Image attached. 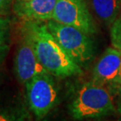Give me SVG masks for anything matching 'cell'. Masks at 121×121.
I'll use <instances>...</instances> for the list:
<instances>
[{
  "mask_svg": "<svg viewBox=\"0 0 121 121\" xmlns=\"http://www.w3.org/2000/svg\"><path fill=\"white\" fill-rule=\"evenodd\" d=\"M20 28L27 34L39 61L48 73L60 79L83 73L81 66L57 43L46 22L21 21Z\"/></svg>",
  "mask_w": 121,
  "mask_h": 121,
  "instance_id": "6da1fadb",
  "label": "cell"
},
{
  "mask_svg": "<svg viewBox=\"0 0 121 121\" xmlns=\"http://www.w3.org/2000/svg\"><path fill=\"white\" fill-rule=\"evenodd\" d=\"M70 112L76 120L97 119L116 112L111 92L92 81L84 83L70 105Z\"/></svg>",
  "mask_w": 121,
  "mask_h": 121,
  "instance_id": "7a4b0ae2",
  "label": "cell"
},
{
  "mask_svg": "<svg viewBox=\"0 0 121 121\" xmlns=\"http://www.w3.org/2000/svg\"><path fill=\"white\" fill-rule=\"evenodd\" d=\"M46 25L57 43L79 65H84L93 58L94 47L87 34L72 27L49 20Z\"/></svg>",
  "mask_w": 121,
  "mask_h": 121,
  "instance_id": "3957f363",
  "label": "cell"
},
{
  "mask_svg": "<svg viewBox=\"0 0 121 121\" xmlns=\"http://www.w3.org/2000/svg\"><path fill=\"white\" fill-rule=\"evenodd\" d=\"M28 106L38 120L44 118L54 107L57 89L53 76L48 72L39 74L25 84Z\"/></svg>",
  "mask_w": 121,
  "mask_h": 121,
  "instance_id": "277c9868",
  "label": "cell"
},
{
  "mask_svg": "<svg viewBox=\"0 0 121 121\" xmlns=\"http://www.w3.org/2000/svg\"><path fill=\"white\" fill-rule=\"evenodd\" d=\"M51 20L75 27L88 35L96 31L93 18L84 0H57Z\"/></svg>",
  "mask_w": 121,
  "mask_h": 121,
  "instance_id": "5b68a950",
  "label": "cell"
},
{
  "mask_svg": "<svg viewBox=\"0 0 121 121\" xmlns=\"http://www.w3.org/2000/svg\"><path fill=\"white\" fill-rule=\"evenodd\" d=\"M20 34L21 39L14 57L13 70L17 80L25 84L34 76L47 72L39 61L27 34L21 28Z\"/></svg>",
  "mask_w": 121,
  "mask_h": 121,
  "instance_id": "8992f818",
  "label": "cell"
},
{
  "mask_svg": "<svg viewBox=\"0 0 121 121\" xmlns=\"http://www.w3.org/2000/svg\"><path fill=\"white\" fill-rule=\"evenodd\" d=\"M57 0H26L13 2V13L21 21H46L51 20Z\"/></svg>",
  "mask_w": 121,
  "mask_h": 121,
  "instance_id": "52a82bcc",
  "label": "cell"
},
{
  "mask_svg": "<svg viewBox=\"0 0 121 121\" xmlns=\"http://www.w3.org/2000/svg\"><path fill=\"white\" fill-rule=\"evenodd\" d=\"M121 64V51L110 47L105 50L93 71L92 83L105 86L112 83L119 72Z\"/></svg>",
  "mask_w": 121,
  "mask_h": 121,
  "instance_id": "ba28073f",
  "label": "cell"
},
{
  "mask_svg": "<svg viewBox=\"0 0 121 121\" xmlns=\"http://www.w3.org/2000/svg\"><path fill=\"white\" fill-rule=\"evenodd\" d=\"M96 15L110 26L120 14V0H91Z\"/></svg>",
  "mask_w": 121,
  "mask_h": 121,
  "instance_id": "9c48e42d",
  "label": "cell"
},
{
  "mask_svg": "<svg viewBox=\"0 0 121 121\" xmlns=\"http://www.w3.org/2000/svg\"><path fill=\"white\" fill-rule=\"evenodd\" d=\"M110 36L112 47L121 51V14L111 25Z\"/></svg>",
  "mask_w": 121,
  "mask_h": 121,
  "instance_id": "30bf717a",
  "label": "cell"
},
{
  "mask_svg": "<svg viewBox=\"0 0 121 121\" xmlns=\"http://www.w3.org/2000/svg\"><path fill=\"white\" fill-rule=\"evenodd\" d=\"M10 21L4 16H0V48L9 47L10 39Z\"/></svg>",
  "mask_w": 121,
  "mask_h": 121,
  "instance_id": "8fae6325",
  "label": "cell"
},
{
  "mask_svg": "<svg viewBox=\"0 0 121 121\" xmlns=\"http://www.w3.org/2000/svg\"><path fill=\"white\" fill-rule=\"evenodd\" d=\"M108 86L111 93H114L121 97V64L117 76Z\"/></svg>",
  "mask_w": 121,
  "mask_h": 121,
  "instance_id": "7c38bea8",
  "label": "cell"
},
{
  "mask_svg": "<svg viewBox=\"0 0 121 121\" xmlns=\"http://www.w3.org/2000/svg\"><path fill=\"white\" fill-rule=\"evenodd\" d=\"M10 4L11 0H0V16H5L8 13Z\"/></svg>",
  "mask_w": 121,
  "mask_h": 121,
  "instance_id": "4fadbf2b",
  "label": "cell"
},
{
  "mask_svg": "<svg viewBox=\"0 0 121 121\" xmlns=\"http://www.w3.org/2000/svg\"><path fill=\"white\" fill-rule=\"evenodd\" d=\"M8 50H9V47H2L0 48V68H1L2 63L6 59V57L7 56V54H8Z\"/></svg>",
  "mask_w": 121,
  "mask_h": 121,
  "instance_id": "5bb4252c",
  "label": "cell"
},
{
  "mask_svg": "<svg viewBox=\"0 0 121 121\" xmlns=\"http://www.w3.org/2000/svg\"><path fill=\"white\" fill-rule=\"evenodd\" d=\"M118 112H119V114H120V120H121V100L120 101V103H119V106H118Z\"/></svg>",
  "mask_w": 121,
  "mask_h": 121,
  "instance_id": "9a60e30c",
  "label": "cell"
},
{
  "mask_svg": "<svg viewBox=\"0 0 121 121\" xmlns=\"http://www.w3.org/2000/svg\"><path fill=\"white\" fill-rule=\"evenodd\" d=\"M12 2H19V1H26V0H11Z\"/></svg>",
  "mask_w": 121,
  "mask_h": 121,
  "instance_id": "2e32d148",
  "label": "cell"
},
{
  "mask_svg": "<svg viewBox=\"0 0 121 121\" xmlns=\"http://www.w3.org/2000/svg\"><path fill=\"white\" fill-rule=\"evenodd\" d=\"M120 2H121V0H120Z\"/></svg>",
  "mask_w": 121,
  "mask_h": 121,
  "instance_id": "e0dca14e",
  "label": "cell"
}]
</instances>
